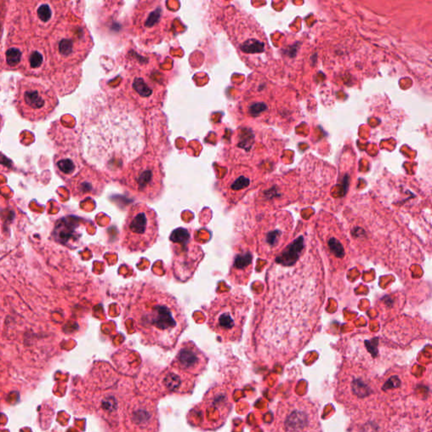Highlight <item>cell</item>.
I'll return each instance as SVG.
<instances>
[{
  "label": "cell",
  "instance_id": "6da1fadb",
  "mask_svg": "<svg viewBox=\"0 0 432 432\" xmlns=\"http://www.w3.org/2000/svg\"><path fill=\"white\" fill-rule=\"evenodd\" d=\"M83 144L86 158L97 167L126 168L145 148L140 110L123 95H98L85 116Z\"/></svg>",
  "mask_w": 432,
  "mask_h": 432
},
{
  "label": "cell",
  "instance_id": "7a4b0ae2",
  "mask_svg": "<svg viewBox=\"0 0 432 432\" xmlns=\"http://www.w3.org/2000/svg\"><path fill=\"white\" fill-rule=\"evenodd\" d=\"M128 315L145 345L164 350L175 347L187 327L184 311L173 295L147 284L134 295Z\"/></svg>",
  "mask_w": 432,
  "mask_h": 432
},
{
  "label": "cell",
  "instance_id": "3957f363",
  "mask_svg": "<svg viewBox=\"0 0 432 432\" xmlns=\"http://www.w3.org/2000/svg\"><path fill=\"white\" fill-rule=\"evenodd\" d=\"M249 306L250 301L241 294L218 295L206 310L209 328L224 342L237 341L241 339Z\"/></svg>",
  "mask_w": 432,
  "mask_h": 432
},
{
  "label": "cell",
  "instance_id": "277c9868",
  "mask_svg": "<svg viewBox=\"0 0 432 432\" xmlns=\"http://www.w3.org/2000/svg\"><path fill=\"white\" fill-rule=\"evenodd\" d=\"M165 174L162 163L152 154L140 156L124 171L123 184L141 199L156 200L164 189Z\"/></svg>",
  "mask_w": 432,
  "mask_h": 432
},
{
  "label": "cell",
  "instance_id": "5b68a950",
  "mask_svg": "<svg viewBox=\"0 0 432 432\" xmlns=\"http://www.w3.org/2000/svg\"><path fill=\"white\" fill-rule=\"evenodd\" d=\"M159 222L156 211L144 204L129 209L123 224L122 246L128 252H144L156 243Z\"/></svg>",
  "mask_w": 432,
  "mask_h": 432
},
{
  "label": "cell",
  "instance_id": "8992f818",
  "mask_svg": "<svg viewBox=\"0 0 432 432\" xmlns=\"http://www.w3.org/2000/svg\"><path fill=\"white\" fill-rule=\"evenodd\" d=\"M133 23L140 41L145 44L158 43L169 29V13L162 2H140L134 8Z\"/></svg>",
  "mask_w": 432,
  "mask_h": 432
},
{
  "label": "cell",
  "instance_id": "52a82bcc",
  "mask_svg": "<svg viewBox=\"0 0 432 432\" xmlns=\"http://www.w3.org/2000/svg\"><path fill=\"white\" fill-rule=\"evenodd\" d=\"M58 100L51 90L33 81L20 80L15 105L20 115L30 121L41 120L52 112Z\"/></svg>",
  "mask_w": 432,
  "mask_h": 432
},
{
  "label": "cell",
  "instance_id": "ba28073f",
  "mask_svg": "<svg viewBox=\"0 0 432 432\" xmlns=\"http://www.w3.org/2000/svg\"><path fill=\"white\" fill-rule=\"evenodd\" d=\"M173 252V273L180 281L191 279L205 256L202 248L194 241L191 230L178 228L170 236Z\"/></svg>",
  "mask_w": 432,
  "mask_h": 432
},
{
  "label": "cell",
  "instance_id": "9c48e42d",
  "mask_svg": "<svg viewBox=\"0 0 432 432\" xmlns=\"http://www.w3.org/2000/svg\"><path fill=\"white\" fill-rule=\"evenodd\" d=\"M92 47V40L85 26L70 25L55 41L54 52L61 61L68 65L82 62Z\"/></svg>",
  "mask_w": 432,
  "mask_h": 432
},
{
  "label": "cell",
  "instance_id": "30bf717a",
  "mask_svg": "<svg viewBox=\"0 0 432 432\" xmlns=\"http://www.w3.org/2000/svg\"><path fill=\"white\" fill-rule=\"evenodd\" d=\"M129 432H158L159 415L156 403L146 397H133L123 416Z\"/></svg>",
  "mask_w": 432,
  "mask_h": 432
},
{
  "label": "cell",
  "instance_id": "8fae6325",
  "mask_svg": "<svg viewBox=\"0 0 432 432\" xmlns=\"http://www.w3.org/2000/svg\"><path fill=\"white\" fill-rule=\"evenodd\" d=\"M125 88L132 98L137 101L140 107L158 106L163 101L164 88L156 79H152L141 69H132L125 79Z\"/></svg>",
  "mask_w": 432,
  "mask_h": 432
},
{
  "label": "cell",
  "instance_id": "7c38bea8",
  "mask_svg": "<svg viewBox=\"0 0 432 432\" xmlns=\"http://www.w3.org/2000/svg\"><path fill=\"white\" fill-rule=\"evenodd\" d=\"M207 362L208 359L206 355L195 343L189 341L181 345L171 367L196 377L206 369Z\"/></svg>",
  "mask_w": 432,
  "mask_h": 432
},
{
  "label": "cell",
  "instance_id": "4fadbf2b",
  "mask_svg": "<svg viewBox=\"0 0 432 432\" xmlns=\"http://www.w3.org/2000/svg\"><path fill=\"white\" fill-rule=\"evenodd\" d=\"M196 377L170 367L159 376L160 391L167 394H184L194 389Z\"/></svg>",
  "mask_w": 432,
  "mask_h": 432
},
{
  "label": "cell",
  "instance_id": "5bb4252c",
  "mask_svg": "<svg viewBox=\"0 0 432 432\" xmlns=\"http://www.w3.org/2000/svg\"><path fill=\"white\" fill-rule=\"evenodd\" d=\"M105 179L98 172L91 168H85L74 179V191L78 195H96L105 186Z\"/></svg>",
  "mask_w": 432,
  "mask_h": 432
},
{
  "label": "cell",
  "instance_id": "9a60e30c",
  "mask_svg": "<svg viewBox=\"0 0 432 432\" xmlns=\"http://www.w3.org/2000/svg\"><path fill=\"white\" fill-rule=\"evenodd\" d=\"M251 184V179L244 173H239L238 170L234 169L227 176L220 184V190L229 201H236L239 195L248 189Z\"/></svg>",
  "mask_w": 432,
  "mask_h": 432
},
{
  "label": "cell",
  "instance_id": "2e32d148",
  "mask_svg": "<svg viewBox=\"0 0 432 432\" xmlns=\"http://www.w3.org/2000/svg\"><path fill=\"white\" fill-rule=\"evenodd\" d=\"M285 232L286 230L280 222H274L272 225L263 227L260 233V245L263 246V251L272 252L279 248L280 244L285 242Z\"/></svg>",
  "mask_w": 432,
  "mask_h": 432
},
{
  "label": "cell",
  "instance_id": "e0dca14e",
  "mask_svg": "<svg viewBox=\"0 0 432 432\" xmlns=\"http://www.w3.org/2000/svg\"><path fill=\"white\" fill-rule=\"evenodd\" d=\"M311 427V416L301 409H296L285 416L284 428L287 432H304Z\"/></svg>",
  "mask_w": 432,
  "mask_h": 432
},
{
  "label": "cell",
  "instance_id": "ac0fdd59",
  "mask_svg": "<svg viewBox=\"0 0 432 432\" xmlns=\"http://www.w3.org/2000/svg\"><path fill=\"white\" fill-rule=\"evenodd\" d=\"M228 33L235 47L243 54H258L264 51V42L259 39L252 36L244 38L243 36H240L236 33L231 31H228Z\"/></svg>",
  "mask_w": 432,
  "mask_h": 432
},
{
  "label": "cell",
  "instance_id": "d6986e66",
  "mask_svg": "<svg viewBox=\"0 0 432 432\" xmlns=\"http://www.w3.org/2000/svg\"><path fill=\"white\" fill-rule=\"evenodd\" d=\"M251 264H252V256L249 252L238 254L234 259L232 268L230 270V274L232 275L231 281L236 283L239 274L246 273V270L251 267Z\"/></svg>",
  "mask_w": 432,
  "mask_h": 432
},
{
  "label": "cell",
  "instance_id": "ffe728a7",
  "mask_svg": "<svg viewBox=\"0 0 432 432\" xmlns=\"http://www.w3.org/2000/svg\"><path fill=\"white\" fill-rule=\"evenodd\" d=\"M79 166V158L77 156H63L57 162V167L63 175H71Z\"/></svg>",
  "mask_w": 432,
  "mask_h": 432
},
{
  "label": "cell",
  "instance_id": "44dd1931",
  "mask_svg": "<svg viewBox=\"0 0 432 432\" xmlns=\"http://www.w3.org/2000/svg\"><path fill=\"white\" fill-rule=\"evenodd\" d=\"M36 18L41 25H48L53 20L54 12L48 3H41L36 8Z\"/></svg>",
  "mask_w": 432,
  "mask_h": 432
},
{
  "label": "cell",
  "instance_id": "7402d4cb",
  "mask_svg": "<svg viewBox=\"0 0 432 432\" xmlns=\"http://www.w3.org/2000/svg\"><path fill=\"white\" fill-rule=\"evenodd\" d=\"M6 62L9 67H17L22 59V52L19 47H9L5 53Z\"/></svg>",
  "mask_w": 432,
  "mask_h": 432
},
{
  "label": "cell",
  "instance_id": "603a6c76",
  "mask_svg": "<svg viewBox=\"0 0 432 432\" xmlns=\"http://www.w3.org/2000/svg\"><path fill=\"white\" fill-rule=\"evenodd\" d=\"M44 63V55L39 50H32L28 54L27 63L31 69H38Z\"/></svg>",
  "mask_w": 432,
  "mask_h": 432
},
{
  "label": "cell",
  "instance_id": "cb8c5ba5",
  "mask_svg": "<svg viewBox=\"0 0 432 432\" xmlns=\"http://www.w3.org/2000/svg\"><path fill=\"white\" fill-rule=\"evenodd\" d=\"M328 247L329 252L335 257H342L345 254V249L337 237L329 238L328 241Z\"/></svg>",
  "mask_w": 432,
  "mask_h": 432
},
{
  "label": "cell",
  "instance_id": "d4e9b609",
  "mask_svg": "<svg viewBox=\"0 0 432 432\" xmlns=\"http://www.w3.org/2000/svg\"><path fill=\"white\" fill-rule=\"evenodd\" d=\"M266 105L263 102H255L250 105L248 107V113L252 116H258L263 111H265Z\"/></svg>",
  "mask_w": 432,
  "mask_h": 432
}]
</instances>
